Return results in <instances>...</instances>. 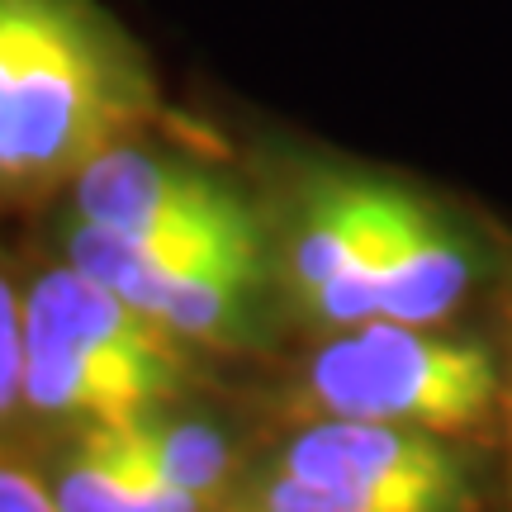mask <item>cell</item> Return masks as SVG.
I'll use <instances>...</instances> for the list:
<instances>
[{"instance_id": "6da1fadb", "label": "cell", "mask_w": 512, "mask_h": 512, "mask_svg": "<svg viewBox=\"0 0 512 512\" xmlns=\"http://www.w3.org/2000/svg\"><path fill=\"white\" fill-rule=\"evenodd\" d=\"M152 81L91 0H0V204L57 195L152 114Z\"/></svg>"}, {"instance_id": "7a4b0ae2", "label": "cell", "mask_w": 512, "mask_h": 512, "mask_svg": "<svg viewBox=\"0 0 512 512\" xmlns=\"http://www.w3.org/2000/svg\"><path fill=\"white\" fill-rule=\"evenodd\" d=\"M190 380L185 342L81 266L62 261L24 299V403L119 427L162 413Z\"/></svg>"}, {"instance_id": "3957f363", "label": "cell", "mask_w": 512, "mask_h": 512, "mask_svg": "<svg viewBox=\"0 0 512 512\" xmlns=\"http://www.w3.org/2000/svg\"><path fill=\"white\" fill-rule=\"evenodd\" d=\"M304 394L318 418L394 422L451 437L489 418L498 366L479 342L413 323H361L318 347Z\"/></svg>"}, {"instance_id": "277c9868", "label": "cell", "mask_w": 512, "mask_h": 512, "mask_svg": "<svg viewBox=\"0 0 512 512\" xmlns=\"http://www.w3.org/2000/svg\"><path fill=\"white\" fill-rule=\"evenodd\" d=\"M67 190L72 219L147 252L266 256L261 214L223 176L171 152H152L133 138L95 157Z\"/></svg>"}, {"instance_id": "5b68a950", "label": "cell", "mask_w": 512, "mask_h": 512, "mask_svg": "<svg viewBox=\"0 0 512 512\" xmlns=\"http://www.w3.org/2000/svg\"><path fill=\"white\" fill-rule=\"evenodd\" d=\"M67 261L95 275L100 285H110L152 323L176 332L185 347H242L256 337L266 256H166L72 219Z\"/></svg>"}, {"instance_id": "8992f818", "label": "cell", "mask_w": 512, "mask_h": 512, "mask_svg": "<svg viewBox=\"0 0 512 512\" xmlns=\"http://www.w3.org/2000/svg\"><path fill=\"white\" fill-rule=\"evenodd\" d=\"M275 475L351 489L399 512H479L460 451L422 427L318 418L275 456Z\"/></svg>"}, {"instance_id": "52a82bcc", "label": "cell", "mask_w": 512, "mask_h": 512, "mask_svg": "<svg viewBox=\"0 0 512 512\" xmlns=\"http://www.w3.org/2000/svg\"><path fill=\"white\" fill-rule=\"evenodd\" d=\"M389 176L318 166L294 190L290 275L299 304L328 328L375 323V261L389 209Z\"/></svg>"}, {"instance_id": "ba28073f", "label": "cell", "mask_w": 512, "mask_h": 512, "mask_svg": "<svg viewBox=\"0 0 512 512\" xmlns=\"http://www.w3.org/2000/svg\"><path fill=\"white\" fill-rule=\"evenodd\" d=\"M470 280H475L470 242L441 219V209L394 181L375 261V323L437 328L441 318L460 309Z\"/></svg>"}, {"instance_id": "9c48e42d", "label": "cell", "mask_w": 512, "mask_h": 512, "mask_svg": "<svg viewBox=\"0 0 512 512\" xmlns=\"http://www.w3.org/2000/svg\"><path fill=\"white\" fill-rule=\"evenodd\" d=\"M133 432L143 441L147 460L157 465V475L214 508L223 484L233 479V451H228L223 432L204 427V422H176V418H166V413L138 418Z\"/></svg>"}, {"instance_id": "30bf717a", "label": "cell", "mask_w": 512, "mask_h": 512, "mask_svg": "<svg viewBox=\"0 0 512 512\" xmlns=\"http://www.w3.org/2000/svg\"><path fill=\"white\" fill-rule=\"evenodd\" d=\"M128 475H133V441L128 422L86 427L76 446L57 465L53 503L57 512H124Z\"/></svg>"}, {"instance_id": "8fae6325", "label": "cell", "mask_w": 512, "mask_h": 512, "mask_svg": "<svg viewBox=\"0 0 512 512\" xmlns=\"http://www.w3.org/2000/svg\"><path fill=\"white\" fill-rule=\"evenodd\" d=\"M256 512H399L380 503V498L351 494V489H332V484H309L294 475H275L261 484Z\"/></svg>"}, {"instance_id": "7c38bea8", "label": "cell", "mask_w": 512, "mask_h": 512, "mask_svg": "<svg viewBox=\"0 0 512 512\" xmlns=\"http://www.w3.org/2000/svg\"><path fill=\"white\" fill-rule=\"evenodd\" d=\"M24 399V309L0 275V418Z\"/></svg>"}, {"instance_id": "4fadbf2b", "label": "cell", "mask_w": 512, "mask_h": 512, "mask_svg": "<svg viewBox=\"0 0 512 512\" xmlns=\"http://www.w3.org/2000/svg\"><path fill=\"white\" fill-rule=\"evenodd\" d=\"M0 512H57L53 489L15 460H0Z\"/></svg>"}, {"instance_id": "5bb4252c", "label": "cell", "mask_w": 512, "mask_h": 512, "mask_svg": "<svg viewBox=\"0 0 512 512\" xmlns=\"http://www.w3.org/2000/svg\"><path fill=\"white\" fill-rule=\"evenodd\" d=\"M508 446H512V394H508ZM508 475H512V460H508Z\"/></svg>"}]
</instances>
